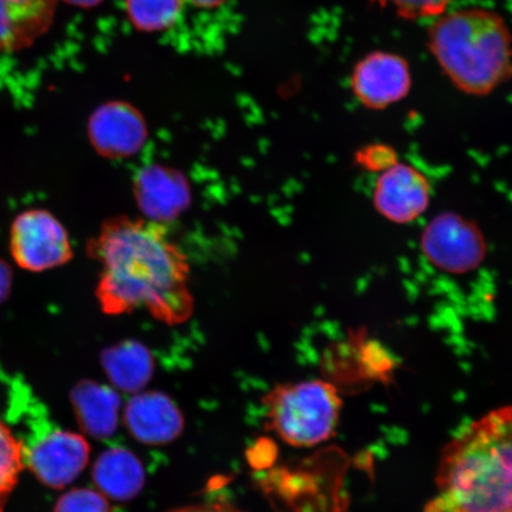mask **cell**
Returning <instances> with one entry per match:
<instances>
[{"instance_id": "cell-1", "label": "cell", "mask_w": 512, "mask_h": 512, "mask_svg": "<svg viewBox=\"0 0 512 512\" xmlns=\"http://www.w3.org/2000/svg\"><path fill=\"white\" fill-rule=\"evenodd\" d=\"M87 254L100 266L95 299L104 315L144 310L159 323L176 326L194 313L190 262L165 224L110 217L89 240Z\"/></svg>"}, {"instance_id": "cell-2", "label": "cell", "mask_w": 512, "mask_h": 512, "mask_svg": "<svg viewBox=\"0 0 512 512\" xmlns=\"http://www.w3.org/2000/svg\"><path fill=\"white\" fill-rule=\"evenodd\" d=\"M426 512H512V406L471 422L441 453Z\"/></svg>"}, {"instance_id": "cell-3", "label": "cell", "mask_w": 512, "mask_h": 512, "mask_svg": "<svg viewBox=\"0 0 512 512\" xmlns=\"http://www.w3.org/2000/svg\"><path fill=\"white\" fill-rule=\"evenodd\" d=\"M427 46L464 94L490 95L512 80V34L496 11L477 6L446 11L428 28Z\"/></svg>"}, {"instance_id": "cell-4", "label": "cell", "mask_w": 512, "mask_h": 512, "mask_svg": "<svg viewBox=\"0 0 512 512\" xmlns=\"http://www.w3.org/2000/svg\"><path fill=\"white\" fill-rule=\"evenodd\" d=\"M262 401L267 430L292 447H312L330 439L343 405L335 384L324 380L277 384Z\"/></svg>"}, {"instance_id": "cell-5", "label": "cell", "mask_w": 512, "mask_h": 512, "mask_svg": "<svg viewBox=\"0 0 512 512\" xmlns=\"http://www.w3.org/2000/svg\"><path fill=\"white\" fill-rule=\"evenodd\" d=\"M12 264L29 273H44L74 258L68 229L50 210L29 208L14 217L9 230Z\"/></svg>"}, {"instance_id": "cell-6", "label": "cell", "mask_w": 512, "mask_h": 512, "mask_svg": "<svg viewBox=\"0 0 512 512\" xmlns=\"http://www.w3.org/2000/svg\"><path fill=\"white\" fill-rule=\"evenodd\" d=\"M420 248L434 268L451 275L476 271L488 254L482 230L453 211H445L427 223L422 230Z\"/></svg>"}, {"instance_id": "cell-7", "label": "cell", "mask_w": 512, "mask_h": 512, "mask_svg": "<svg viewBox=\"0 0 512 512\" xmlns=\"http://www.w3.org/2000/svg\"><path fill=\"white\" fill-rule=\"evenodd\" d=\"M350 88L363 107L371 111L386 110L411 92V67L398 54L373 51L355 64Z\"/></svg>"}, {"instance_id": "cell-8", "label": "cell", "mask_w": 512, "mask_h": 512, "mask_svg": "<svg viewBox=\"0 0 512 512\" xmlns=\"http://www.w3.org/2000/svg\"><path fill=\"white\" fill-rule=\"evenodd\" d=\"M431 195L428 178L414 166L398 162L377 177L371 201L383 219L409 224L425 214Z\"/></svg>"}, {"instance_id": "cell-9", "label": "cell", "mask_w": 512, "mask_h": 512, "mask_svg": "<svg viewBox=\"0 0 512 512\" xmlns=\"http://www.w3.org/2000/svg\"><path fill=\"white\" fill-rule=\"evenodd\" d=\"M133 195L144 219L165 224L190 207L191 189L187 178L170 166L150 164L134 177Z\"/></svg>"}, {"instance_id": "cell-10", "label": "cell", "mask_w": 512, "mask_h": 512, "mask_svg": "<svg viewBox=\"0 0 512 512\" xmlns=\"http://www.w3.org/2000/svg\"><path fill=\"white\" fill-rule=\"evenodd\" d=\"M89 454L91 447L82 435L57 430L32 446L28 464L41 483L62 489L85 470Z\"/></svg>"}, {"instance_id": "cell-11", "label": "cell", "mask_w": 512, "mask_h": 512, "mask_svg": "<svg viewBox=\"0 0 512 512\" xmlns=\"http://www.w3.org/2000/svg\"><path fill=\"white\" fill-rule=\"evenodd\" d=\"M89 143L107 159H125L137 155L146 143L145 121L133 107L108 104L96 110L88 121Z\"/></svg>"}, {"instance_id": "cell-12", "label": "cell", "mask_w": 512, "mask_h": 512, "mask_svg": "<svg viewBox=\"0 0 512 512\" xmlns=\"http://www.w3.org/2000/svg\"><path fill=\"white\" fill-rule=\"evenodd\" d=\"M124 424L134 439L149 446L168 445L184 430L181 409L160 392L134 395L125 407Z\"/></svg>"}, {"instance_id": "cell-13", "label": "cell", "mask_w": 512, "mask_h": 512, "mask_svg": "<svg viewBox=\"0 0 512 512\" xmlns=\"http://www.w3.org/2000/svg\"><path fill=\"white\" fill-rule=\"evenodd\" d=\"M59 0H0V53L28 49L54 23Z\"/></svg>"}, {"instance_id": "cell-14", "label": "cell", "mask_w": 512, "mask_h": 512, "mask_svg": "<svg viewBox=\"0 0 512 512\" xmlns=\"http://www.w3.org/2000/svg\"><path fill=\"white\" fill-rule=\"evenodd\" d=\"M70 398L76 418L86 434L106 439L117 431L120 399L113 388L83 380L76 384Z\"/></svg>"}, {"instance_id": "cell-15", "label": "cell", "mask_w": 512, "mask_h": 512, "mask_svg": "<svg viewBox=\"0 0 512 512\" xmlns=\"http://www.w3.org/2000/svg\"><path fill=\"white\" fill-rule=\"evenodd\" d=\"M93 478L106 498L127 502L143 490L145 471L136 454L126 448L115 447L102 453L96 460Z\"/></svg>"}, {"instance_id": "cell-16", "label": "cell", "mask_w": 512, "mask_h": 512, "mask_svg": "<svg viewBox=\"0 0 512 512\" xmlns=\"http://www.w3.org/2000/svg\"><path fill=\"white\" fill-rule=\"evenodd\" d=\"M101 363L113 387L126 393H140L155 369L151 351L133 341L106 349L102 352Z\"/></svg>"}, {"instance_id": "cell-17", "label": "cell", "mask_w": 512, "mask_h": 512, "mask_svg": "<svg viewBox=\"0 0 512 512\" xmlns=\"http://www.w3.org/2000/svg\"><path fill=\"white\" fill-rule=\"evenodd\" d=\"M125 6L137 28L160 31L175 27L187 4L185 0H125Z\"/></svg>"}, {"instance_id": "cell-18", "label": "cell", "mask_w": 512, "mask_h": 512, "mask_svg": "<svg viewBox=\"0 0 512 512\" xmlns=\"http://www.w3.org/2000/svg\"><path fill=\"white\" fill-rule=\"evenodd\" d=\"M24 467L23 447L0 420V505L18 482Z\"/></svg>"}, {"instance_id": "cell-19", "label": "cell", "mask_w": 512, "mask_h": 512, "mask_svg": "<svg viewBox=\"0 0 512 512\" xmlns=\"http://www.w3.org/2000/svg\"><path fill=\"white\" fill-rule=\"evenodd\" d=\"M371 3L389 9L407 21L437 18L452 5L454 0H370Z\"/></svg>"}, {"instance_id": "cell-20", "label": "cell", "mask_w": 512, "mask_h": 512, "mask_svg": "<svg viewBox=\"0 0 512 512\" xmlns=\"http://www.w3.org/2000/svg\"><path fill=\"white\" fill-rule=\"evenodd\" d=\"M55 512H111V507L100 491L76 489L59 499Z\"/></svg>"}, {"instance_id": "cell-21", "label": "cell", "mask_w": 512, "mask_h": 512, "mask_svg": "<svg viewBox=\"0 0 512 512\" xmlns=\"http://www.w3.org/2000/svg\"><path fill=\"white\" fill-rule=\"evenodd\" d=\"M356 164L361 169L381 174L400 162L398 153L392 146L386 144H373L363 147L356 153Z\"/></svg>"}, {"instance_id": "cell-22", "label": "cell", "mask_w": 512, "mask_h": 512, "mask_svg": "<svg viewBox=\"0 0 512 512\" xmlns=\"http://www.w3.org/2000/svg\"><path fill=\"white\" fill-rule=\"evenodd\" d=\"M170 512H245L232 502L221 501V499H215V501H208L203 503L187 505V507L172 510Z\"/></svg>"}, {"instance_id": "cell-23", "label": "cell", "mask_w": 512, "mask_h": 512, "mask_svg": "<svg viewBox=\"0 0 512 512\" xmlns=\"http://www.w3.org/2000/svg\"><path fill=\"white\" fill-rule=\"evenodd\" d=\"M14 287V268L0 256V306L8 302Z\"/></svg>"}, {"instance_id": "cell-24", "label": "cell", "mask_w": 512, "mask_h": 512, "mask_svg": "<svg viewBox=\"0 0 512 512\" xmlns=\"http://www.w3.org/2000/svg\"><path fill=\"white\" fill-rule=\"evenodd\" d=\"M229 0H185V4L200 10H215L228 3Z\"/></svg>"}, {"instance_id": "cell-25", "label": "cell", "mask_w": 512, "mask_h": 512, "mask_svg": "<svg viewBox=\"0 0 512 512\" xmlns=\"http://www.w3.org/2000/svg\"><path fill=\"white\" fill-rule=\"evenodd\" d=\"M69 4L80 6V8H92L98 5L102 0H66Z\"/></svg>"}, {"instance_id": "cell-26", "label": "cell", "mask_w": 512, "mask_h": 512, "mask_svg": "<svg viewBox=\"0 0 512 512\" xmlns=\"http://www.w3.org/2000/svg\"><path fill=\"white\" fill-rule=\"evenodd\" d=\"M0 512H2V505H0Z\"/></svg>"}]
</instances>
